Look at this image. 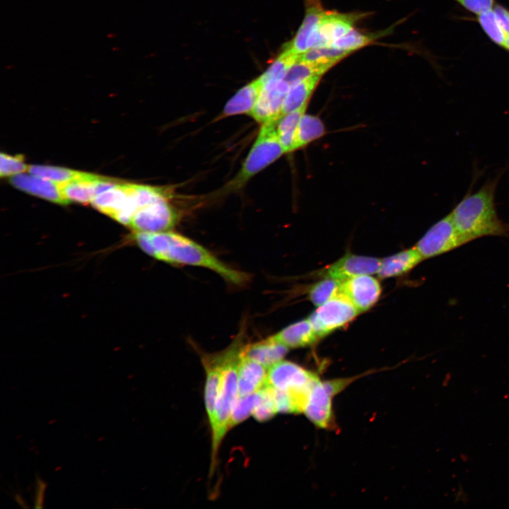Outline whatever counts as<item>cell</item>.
I'll return each instance as SVG.
<instances>
[{"label": "cell", "instance_id": "1", "mask_svg": "<svg viewBox=\"0 0 509 509\" xmlns=\"http://www.w3.org/2000/svg\"><path fill=\"white\" fill-rule=\"evenodd\" d=\"M134 239L139 247L153 258L174 264L201 267L210 269L226 282L241 286L249 275L235 269L206 248L181 234L171 230L147 233L136 232Z\"/></svg>", "mask_w": 509, "mask_h": 509}, {"label": "cell", "instance_id": "33", "mask_svg": "<svg viewBox=\"0 0 509 509\" xmlns=\"http://www.w3.org/2000/svg\"><path fill=\"white\" fill-rule=\"evenodd\" d=\"M378 36L376 34H363L357 30H351L345 35L336 40L332 45L352 52L370 44Z\"/></svg>", "mask_w": 509, "mask_h": 509}, {"label": "cell", "instance_id": "19", "mask_svg": "<svg viewBox=\"0 0 509 509\" xmlns=\"http://www.w3.org/2000/svg\"><path fill=\"white\" fill-rule=\"evenodd\" d=\"M262 87L263 83L258 78L241 88L225 105L222 117L250 115L257 102Z\"/></svg>", "mask_w": 509, "mask_h": 509}, {"label": "cell", "instance_id": "23", "mask_svg": "<svg viewBox=\"0 0 509 509\" xmlns=\"http://www.w3.org/2000/svg\"><path fill=\"white\" fill-rule=\"evenodd\" d=\"M100 177V176L95 175L90 178L59 183L60 188L64 197L69 202L91 203L96 195L95 182Z\"/></svg>", "mask_w": 509, "mask_h": 509}, {"label": "cell", "instance_id": "24", "mask_svg": "<svg viewBox=\"0 0 509 509\" xmlns=\"http://www.w3.org/2000/svg\"><path fill=\"white\" fill-rule=\"evenodd\" d=\"M308 104L282 116L276 123V132L286 153L294 150L295 137L298 123L305 113Z\"/></svg>", "mask_w": 509, "mask_h": 509}, {"label": "cell", "instance_id": "27", "mask_svg": "<svg viewBox=\"0 0 509 509\" xmlns=\"http://www.w3.org/2000/svg\"><path fill=\"white\" fill-rule=\"evenodd\" d=\"M330 68L328 65L303 60L299 57L287 71L283 81L291 87L311 76H322Z\"/></svg>", "mask_w": 509, "mask_h": 509}, {"label": "cell", "instance_id": "5", "mask_svg": "<svg viewBox=\"0 0 509 509\" xmlns=\"http://www.w3.org/2000/svg\"><path fill=\"white\" fill-rule=\"evenodd\" d=\"M319 380L311 371L282 360L268 369L267 385L284 392L291 402L293 414H300L303 413L311 390Z\"/></svg>", "mask_w": 509, "mask_h": 509}, {"label": "cell", "instance_id": "4", "mask_svg": "<svg viewBox=\"0 0 509 509\" xmlns=\"http://www.w3.org/2000/svg\"><path fill=\"white\" fill-rule=\"evenodd\" d=\"M276 123L262 124L254 144L238 174L228 183L227 189L242 187L252 177L286 153L276 132Z\"/></svg>", "mask_w": 509, "mask_h": 509}, {"label": "cell", "instance_id": "29", "mask_svg": "<svg viewBox=\"0 0 509 509\" xmlns=\"http://www.w3.org/2000/svg\"><path fill=\"white\" fill-rule=\"evenodd\" d=\"M351 52L332 45L312 47L300 54V58L309 62L328 65L331 67Z\"/></svg>", "mask_w": 509, "mask_h": 509}, {"label": "cell", "instance_id": "6", "mask_svg": "<svg viewBox=\"0 0 509 509\" xmlns=\"http://www.w3.org/2000/svg\"><path fill=\"white\" fill-rule=\"evenodd\" d=\"M458 231L450 213L433 224L414 247L423 259L444 255L468 243Z\"/></svg>", "mask_w": 509, "mask_h": 509}, {"label": "cell", "instance_id": "35", "mask_svg": "<svg viewBox=\"0 0 509 509\" xmlns=\"http://www.w3.org/2000/svg\"><path fill=\"white\" fill-rule=\"evenodd\" d=\"M28 168L29 165L25 163L21 155L11 156L4 153H1L0 175L1 177L23 173L28 171Z\"/></svg>", "mask_w": 509, "mask_h": 509}, {"label": "cell", "instance_id": "31", "mask_svg": "<svg viewBox=\"0 0 509 509\" xmlns=\"http://www.w3.org/2000/svg\"><path fill=\"white\" fill-rule=\"evenodd\" d=\"M340 281L330 278L317 282L311 286L309 297L313 304L320 306L338 293L341 286Z\"/></svg>", "mask_w": 509, "mask_h": 509}, {"label": "cell", "instance_id": "28", "mask_svg": "<svg viewBox=\"0 0 509 509\" xmlns=\"http://www.w3.org/2000/svg\"><path fill=\"white\" fill-rule=\"evenodd\" d=\"M299 57L300 54H296L288 43L278 58L259 77L263 85L268 81L283 80L288 69Z\"/></svg>", "mask_w": 509, "mask_h": 509}, {"label": "cell", "instance_id": "8", "mask_svg": "<svg viewBox=\"0 0 509 509\" xmlns=\"http://www.w3.org/2000/svg\"><path fill=\"white\" fill-rule=\"evenodd\" d=\"M352 379L319 380L313 386L303 413L316 426L328 428L333 420L332 399Z\"/></svg>", "mask_w": 509, "mask_h": 509}, {"label": "cell", "instance_id": "9", "mask_svg": "<svg viewBox=\"0 0 509 509\" xmlns=\"http://www.w3.org/2000/svg\"><path fill=\"white\" fill-rule=\"evenodd\" d=\"M170 198L160 199L139 208L131 220L135 232L156 233L171 230L180 215L170 204Z\"/></svg>", "mask_w": 509, "mask_h": 509}, {"label": "cell", "instance_id": "37", "mask_svg": "<svg viewBox=\"0 0 509 509\" xmlns=\"http://www.w3.org/2000/svg\"><path fill=\"white\" fill-rule=\"evenodd\" d=\"M493 11L501 28L509 37V11L500 5L495 6Z\"/></svg>", "mask_w": 509, "mask_h": 509}, {"label": "cell", "instance_id": "25", "mask_svg": "<svg viewBox=\"0 0 509 509\" xmlns=\"http://www.w3.org/2000/svg\"><path fill=\"white\" fill-rule=\"evenodd\" d=\"M325 133V127L318 117L305 113L301 117L296 133L294 150L303 148L320 138Z\"/></svg>", "mask_w": 509, "mask_h": 509}, {"label": "cell", "instance_id": "13", "mask_svg": "<svg viewBox=\"0 0 509 509\" xmlns=\"http://www.w3.org/2000/svg\"><path fill=\"white\" fill-rule=\"evenodd\" d=\"M381 259L375 257L347 254L328 267L327 277L342 282L359 275L378 274Z\"/></svg>", "mask_w": 509, "mask_h": 509}, {"label": "cell", "instance_id": "14", "mask_svg": "<svg viewBox=\"0 0 509 509\" xmlns=\"http://www.w3.org/2000/svg\"><path fill=\"white\" fill-rule=\"evenodd\" d=\"M224 361L225 350L214 353L203 354L201 356L206 372L204 403L209 424L212 423L214 416Z\"/></svg>", "mask_w": 509, "mask_h": 509}, {"label": "cell", "instance_id": "36", "mask_svg": "<svg viewBox=\"0 0 509 509\" xmlns=\"http://www.w3.org/2000/svg\"><path fill=\"white\" fill-rule=\"evenodd\" d=\"M467 11L479 15L491 10L494 0H455Z\"/></svg>", "mask_w": 509, "mask_h": 509}, {"label": "cell", "instance_id": "20", "mask_svg": "<svg viewBox=\"0 0 509 509\" xmlns=\"http://www.w3.org/2000/svg\"><path fill=\"white\" fill-rule=\"evenodd\" d=\"M272 337L289 349L310 346L320 339L308 318L284 327Z\"/></svg>", "mask_w": 509, "mask_h": 509}, {"label": "cell", "instance_id": "26", "mask_svg": "<svg viewBox=\"0 0 509 509\" xmlns=\"http://www.w3.org/2000/svg\"><path fill=\"white\" fill-rule=\"evenodd\" d=\"M28 172L57 183H64L75 180L90 178L95 175L61 167L37 165H29Z\"/></svg>", "mask_w": 509, "mask_h": 509}, {"label": "cell", "instance_id": "15", "mask_svg": "<svg viewBox=\"0 0 509 509\" xmlns=\"http://www.w3.org/2000/svg\"><path fill=\"white\" fill-rule=\"evenodd\" d=\"M9 181L16 188L40 198L59 204L69 203L64 197L59 183L24 172L13 175Z\"/></svg>", "mask_w": 509, "mask_h": 509}, {"label": "cell", "instance_id": "21", "mask_svg": "<svg viewBox=\"0 0 509 509\" xmlns=\"http://www.w3.org/2000/svg\"><path fill=\"white\" fill-rule=\"evenodd\" d=\"M422 260L423 258L414 247L404 250L382 259L378 275L381 279L398 276L411 270Z\"/></svg>", "mask_w": 509, "mask_h": 509}, {"label": "cell", "instance_id": "2", "mask_svg": "<svg viewBox=\"0 0 509 509\" xmlns=\"http://www.w3.org/2000/svg\"><path fill=\"white\" fill-rule=\"evenodd\" d=\"M497 181H491L466 196L450 213L458 231L469 241L486 236H507L509 224L496 212L494 194Z\"/></svg>", "mask_w": 509, "mask_h": 509}, {"label": "cell", "instance_id": "17", "mask_svg": "<svg viewBox=\"0 0 509 509\" xmlns=\"http://www.w3.org/2000/svg\"><path fill=\"white\" fill-rule=\"evenodd\" d=\"M267 375V368L241 354L238 370V397L257 392L265 387Z\"/></svg>", "mask_w": 509, "mask_h": 509}, {"label": "cell", "instance_id": "34", "mask_svg": "<svg viewBox=\"0 0 509 509\" xmlns=\"http://www.w3.org/2000/svg\"><path fill=\"white\" fill-rule=\"evenodd\" d=\"M260 391L261 397L252 416L259 421H265L271 419L278 411L272 388L267 385Z\"/></svg>", "mask_w": 509, "mask_h": 509}, {"label": "cell", "instance_id": "18", "mask_svg": "<svg viewBox=\"0 0 509 509\" xmlns=\"http://www.w3.org/2000/svg\"><path fill=\"white\" fill-rule=\"evenodd\" d=\"M289 349L272 336L252 344H245L242 356L254 360L269 369L283 360Z\"/></svg>", "mask_w": 509, "mask_h": 509}, {"label": "cell", "instance_id": "22", "mask_svg": "<svg viewBox=\"0 0 509 509\" xmlns=\"http://www.w3.org/2000/svg\"><path fill=\"white\" fill-rule=\"evenodd\" d=\"M321 77L322 76L315 75L291 86L283 100L281 117L308 104Z\"/></svg>", "mask_w": 509, "mask_h": 509}, {"label": "cell", "instance_id": "32", "mask_svg": "<svg viewBox=\"0 0 509 509\" xmlns=\"http://www.w3.org/2000/svg\"><path fill=\"white\" fill-rule=\"evenodd\" d=\"M477 20L488 37L496 45L504 47L506 35L501 28L493 10L477 15Z\"/></svg>", "mask_w": 509, "mask_h": 509}, {"label": "cell", "instance_id": "3", "mask_svg": "<svg viewBox=\"0 0 509 509\" xmlns=\"http://www.w3.org/2000/svg\"><path fill=\"white\" fill-rule=\"evenodd\" d=\"M245 327H242L225 350L222 378L216 400L211 430V474L214 470L217 455L227 432L235 402L238 397V370L245 344Z\"/></svg>", "mask_w": 509, "mask_h": 509}, {"label": "cell", "instance_id": "11", "mask_svg": "<svg viewBox=\"0 0 509 509\" xmlns=\"http://www.w3.org/2000/svg\"><path fill=\"white\" fill-rule=\"evenodd\" d=\"M362 13H340L326 11L317 30L310 42L312 47L329 46L351 30Z\"/></svg>", "mask_w": 509, "mask_h": 509}, {"label": "cell", "instance_id": "10", "mask_svg": "<svg viewBox=\"0 0 509 509\" xmlns=\"http://www.w3.org/2000/svg\"><path fill=\"white\" fill-rule=\"evenodd\" d=\"M290 88L283 79L265 83L250 115L260 124L278 122L283 100Z\"/></svg>", "mask_w": 509, "mask_h": 509}, {"label": "cell", "instance_id": "7", "mask_svg": "<svg viewBox=\"0 0 509 509\" xmlns=\"http://www.w3.org/2000/svg\"><path fill=\"white\" fill-rule=\"evenodd\" d=\"M360 312L339 291L318 308L308 317L319 338L344 326Z\"/></svg>", "mask_w": 509, "mask_h": 509}, {"label": "cell", "instance_id": "12", "mask_svg": "<svg viewBox=\"0 0 509 509\" xmlns=\"http://www.w3.org/2000/svg\"><path fill=\"white\" fill-rule=\"evenodd\" d=\"M339 291L362 312L378 301L381 287L378 281L370 275H359L342 281Z\"/></svg>", "mask_w": 509, "mask_h": 509}, {"label": "cell", "instance_id": "38", "mask_svg": "<svg viewBox=\"0 0 509 509\" xmlns=\"http://www.w3.org/2000/svg\"><path fill=\"white\" fill-rule=\"evenodd\" d=\"M504 47L509 50V37H506Z\"/></svg>", "mask_w": 509, "mask_h": 509}, {"label": "cell", "instance_id": "16", "mask_svg": "<svg viewBox=\"0 0 509 509\" xmlns=\"http://www.w3.org/2000/svg\"><path fill=\"white\" fill-rule=\"evenodd\" d=\"M305 16L293 41L291 48L297 54H301L310 49L311 39L316 33L326 11L320 0H305Z\"/></svg>", "mask_w": 509, "mask_h": 509}, {"label": "cell", "instance_id": "30", "mask_svg": "<svg viewBox=\"0 0 509 509\" xmlns=\"http://www.w3.org/2000/svg\"><path fill=\"white\" fill-rule=\"evenodd\" d=\"M260 390L257 392L238 397L237 398L233 406L229 422V430L240 424L241 422L247 419L250 415H252L261 397Z\"/></svg>", "mask_w": 509, "mask_h": 509}]
</instances>
